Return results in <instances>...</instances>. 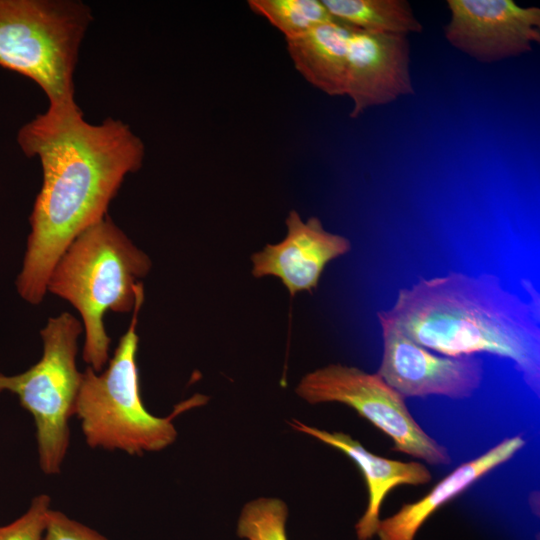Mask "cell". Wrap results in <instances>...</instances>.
<instances>
[{"label":"cell","mask_w":540,"mask_h":540,"mask_svg":"<svg viewBox=\"0 0 540 540\" xmlns=\"http://www.w3.org/2000/svg\"><path fill=\"white\" fill-rule=\"evenodd\" d=\"M151 266L149 256L107 215L80 233L53 267L47 292L79 312L85 334L82 357L95 372H101L110 359L105 313L133 311L144 294L141 279Z\"/></svg>","instance_id":"obj_3"},{"label":"cell","mask_w":540,"mask_h":540,"mask_svg":"<svg viewBox=\"0 0 540 540\" xmlns=\"http://www.w3.org/2000/svg\"><path fill=\"white\" fill-rule=\"evenodd\" d=\"M377 316L441 355L489 353L508 359L539 396V305L507 290L495 274L451 271L419 278Z\"/></svg>","instance_id":"obj_2"},{"label":"cell","mask_w":540,"mask_h":540,"mask_svg":"<svg viewBox=\"0 0 540 540\" xmlns=\"http://www.w3.org/2000/svg\"><path fill=\"white\" fill-rule=\"evenodd\" d=\"M283 240L267 244L251 256L255 278L273 276L281 280L291 296L302 291L312 292L326 265L347 254L351 242L345 236L331 233L321 220H303L296 210L289 212Z\"/></svg>","instance_id":"obj_11"},{"label":"cell","mask_w":540,"mask_h":540,"mask_svg":"<svg viewBox=\"0 0 540 540\" xmlns=\"http://www.w3.org/2000/svg\"><path fill=\"white\" fill-rule=\"evenodd\" d=\"M331 16L356 30L408 36L423 25L406 0H322Z\"/></svg>","instance_id":"obj_15"},{"label":"cell","mask_w":540,"mask_h":540,"mask_svg":"<svg viewBox=\"0 0 540 540\" xmlns=\"http://www.w3.org/2000/svg\"><path fill=\"white\" fill-rule=\"evenodd\" d=\"M287 506L277 498H257L246 503L237 524V534L246 540H288Z\"/></svg>","instance_id":"obj_17"},{"label":"cell","mask_w":540,"mask_h":540,"mask_svg":"<svg viewBox=\"0 0 540 540\" xmlns=\"http://www.w3.org/2000/svg\"><path fill=\"white\" fill-rule=\"evenodd\" d=\"M16 140L27 157L39 159L43 175L16 283L20 296L36 305L66 248L108 215L125 177L142 167L145 147L121 120L87 122L78 104L48 107L19 129Z\"/></svg>","instance_id":"obj_1"},{"label":"cell","mask_w":540,"mask_h":540,"mask_svg":"<svg viewBox=\"0 0 540 540\" xmlns=\"http://www.w3.org/2000/svg\"><path fill=\"white\" fill-rule=\"evenodd\" d=\"M415 93L410 43L405 35L352 29L347 49L344 95L353 103L351 118Z\"/></svg>","instance_id":"obj_10"},{"label":"cell","mask_w":540,"mask_h":540,"mask_svg":"<svg viewBox=\"0 0 540 540\" xmlns=\"http://www.w3.org/2000/svg\"><path fill=\"white\" fill-rule=\"evenodd\" d=\"M92 19L81 1L0 0V66L34 81L49 107L77 104L74 73Z\"/></svg>","instance_id":"obj_5"},{"label":"cell","mask_w":540,"mask_h":540,"mask_svg":"<svg viewBox=\"0 0 540 540\" xmlns=\"http://www.w3.org/2000/svg\"><path fill=\"white\" fill-rule=\"evenodd\" d=\"M525 445L522 435L508 437L482 455L462 463L421 499L403 504L396 513L380 520L376 536L379 540H415L422 525L440 507L510 460Z\"/></svg>","instance_id":"obj_13"},{"label":"cell","mask_w":540,"mask_h":540,"mask_svg":"<svg viewBox=\"0 0 540 540\" xmlns=\"http://www.w3.org/2000/svg\"><path fill=\"white\" fill-rule=\"evenodd\" d=\"M82 331L71 313L51 317L41 330L40 360L17 375L0 373V393L15 394L34 420L39 466L46 475L61 472L69 448V420L82 380L76 364Z\"/></svg>","instance_id":"obj_6"},{"label":"cell","mask_w":540,"mask_h":540,"mask_svg":"<svg viewBox=\"0 0 540 540\" xmlns=\"http://www.w3.org/2000/svg\"><path fill=\"white\" fill-rule=\"evenodd\" d=\"M352 27L336 20L286 40L296 70L330 96L344 95L348 40Z\"/></svg>","instance_id":"obj_14"},{"label":"cell","mask_w":540,"mask_h":540,"mask_svg":"<svg viewBox=\"0 0 540 540\" xmlns=\"http://www.w3.org/2000/svg\"><path fill=\"white\" fill-rule=\"evenodd\" d=\"M290 425L295 430L343 452L362 472L368 489V504L355 524L358 540H371L376 536L381 520V505L392 489L400 485H422L432 479L429 469L422 463L402 462L373 454L346 433L328 432L295 419Z\"/></svg>","instance_id":"obj_12"},{"label":"cell","mask_w":540,"mask_h":540,"mask_svg":"<svg viewBox=\"0 0 540 540\" xmlns=\"http://www.w3.org/2000/svg\"><path fill=\"white\" fill-rule=\"evenodd\" d=\"M143 301L144 294L138 298L129 327L106 369L95 372L87 367L82 372L73 416L80 421L90 448L118 450L131 456L160 451L176 440L173 419L192 406L191 402L181 404L169 416L157 417L143 404L136 362V327Z\"/></svg>","instance_id":"obj_4"},{"label":"cell","mask_w":540,"mask_h":540,"mask_svg":"<svg viewBox=\"0 0 540 540\" xmlns=\"http://www.w3.org/2000/svg\"><path fill=\"white\" fill-rule=\"evenodd\" d=\"M444 36L451 46L481 63L529 53L540 42V8L513 0H448Z\"/></svg>","instance_id":"obj_8"},{"label":"cell","mask_w":540,"mask_h":540,"mask_svg":"<svg viewBox=\"0 0 540 540\" xmlns=\"http://www.w3.org/2000/svg\"><path fill=\"white\" fill-rule=\"evenodd\" d=\"M42 540H109L96 530L50 509Z\"/></svg>","instance_id":"obj_19"},{"label":"cell","mask_w":540,"mask_h":540,"mask_svg":"<svg viewBox=\"0 0 540 540\" xmlns=\"http://www.w3.org/2000/svg\"><path fill=\"white\" fill-rule=\"evenodd\" d=\"M248 5L280 30L286 40L335 20L322 0H249Z\"/></svg>","instance_id":"obj_16"},{"label":"cell","mask_w":540,"mask_h":540,"mask_svg":"<svg viewBox=\"0 0 540 540\" xmlns=\"http://www.w3.org/2000/svg\"><path fill=\"white\" fill-rule=\"evenodd\" d=\"M379 322L383 354L377 373L404 398L438 395L464 400L481 386L484 369L479 357L434 354L392 324Z\"/></svg>","instance_id":"obj_9"},{"label":"cell","mask_w":540,"mask_h":540,"mask_svg":"<svg viewBox=\"0 0 540 540\" xmlns=\"http://www.w3.org/2000/svg\"><path fill=\"white\" fill-rule=\"evenodd\" d=\"M50 509V496L47 494L35 496L20 517L5 526H0V540H42Z\"/></svg>","instance_id":"obj_18"},{"label":"cell","mask_w":540,"mask_h":540,"mask_svg":"<svg viewBox=\"0 0 540 540\" xmlns=\"http://www.w3.org/2000/svg\"><path fill=\"white\" fill-rule=\"evenodd\" d=\"M296 394L310 404L338 402L353 408L393 442V450L431 465H449V450L417 423L405 398L378 373L329 364L302 377Z\"/></svg>","instance_id":"obj_7"}]
</instances>
